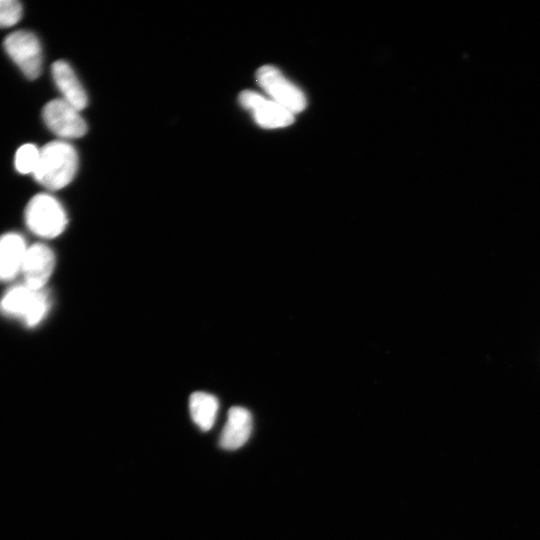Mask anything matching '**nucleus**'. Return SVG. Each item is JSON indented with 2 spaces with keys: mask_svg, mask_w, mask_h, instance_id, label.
<instances>
[{
  "mask_svg": "<svg viewBox=\"0 0 540 540\" xmlns=\"http://www.w3.org/2000/svg\"><path fill=\"white\" fill-rule=\"evenodd\" d=\"M78 168L76 149L65 140H54L40 148L35 180L49 190L66 187Z\"/></svg>",
  "mask_w": 540,
  "mask_h": 540,
  "instance_id": "obj_1",
  "label": "nucleus"
},
{
  "mask_svg": "<svg viewBox=\"0 0 540 540\" xmlns=\"http://www.w3.org/2000/svg\"><path fill=\"white\" fill-rule=\"evenodd\" d=\"M50 298L45 289H35L25 283L9 288L0 299V312L20 320L27 327L41 323L50 310Z\"/></svg>",
  "mask_w": 540,
  "mask_h": 540,
  "instance_id": "obj_2",
  "label": "nucleus"
},
{
  "mask_svg": "<svg viewBox=\"0 0 540 540\" xmlns=\"http://www.w3.org/2000/svg\"><path fill=\"white\" fill-rule=\"evenodd\" d=\"M24 218L28 229L45 239L59 236L68 222L61 203L48 193H39L29 200Z\"/></svg>",
  "mask_w": 540,
  "mask_h": 540,
  "instance_id": "obj_3",
  "label": "nucleus"
},
{
  "mask_svg": "<svg viewBox=\"0 0 540 540\" xmlns=\"http://www.w3.org/2000/svg\"><path fill=\"white\" fill-rule=\"evenodd\" d=\"M4 48L11 60L29 79H36L42 71L43 55L38 37L27 30L12 32L4 39Z\"/></svg>",
  "mask_w": 540,
  "mask_h": 540,
  "instance_id": "obj_4",
  "label": "nucleus"
},
{
  "mask_svg": "<svg viewBox=\"0 0 540 540\" xmlns=\"http://www.w3.org/2000/svg\"><path fill=\"white\" fill-rule=\"evenodd\" d=\"M256 79L273 101L291 113H298L306 107L302 91L290 82L276 67L264 65L256 72Z\"/></svg>",
  "mask_w": 540,
  "mask_h": 540,
  "instance_id": "obj_5",
  "label": "nucleus"
},
{
  "mask_svg": "<svg viewBox=\"0 0 540 540\" xmlns=\"http://www.w3.org/2000/svg\"><path fill=\"white\" fill-rule=\"evenodd\" d=\"M74 106L63 100L49 101L43 108L42 116L46 126L62 139H74L87 131L85 120Z\"/></svg>",
  "mask_w": 540,
  "mask_h": 540,
  "instance_id": "obj_6",
  "label": "nucleus"
},
{
  "mask_svg": "<svg viewBox=\"0 0 540 540\" xmlns=\"http://www.w3.org/2000/svg\"><path fill=\"white\" fill-rule=\"evenodd\" d=\"M239 102L252 113L254 120L261 127L279 128L294 122L293 113L272 99H266L254 91H242L239 94Z\"/></svg>",
  "mask_w": 540,
  "mask_h": 540,
  "instance_id": "obj_7",
  "label": "nucleus"
},
{
  "mask_svg": "<svg viewBox=\"0 0 540 540\" xmlns=\"http://www.w3.org/2000/svg\"><path fill=\"white\" fill-rule=\"evenodd\" d=\"M54 267L55 255L50 247L35 243L28 246L20 275L26 285L35 289H44Z\"/></svg>",
  "mask_w": 540,
  "mask_h": 540,
  "instance_id": "obj_8",
  "label": "nucleus"
},
{
  "mask_svg": "<svg viewBox=\"0 0 540 540\" xmlns=\"http://www.w3.org/2000/svg\"><path fill=\"white\" fill-rule=\"evenodd\" d=\"M27 249L25 239L18 233L0 236V281H10L21 274Z\"/></svg>",
  "mask_w": 540,
  "mask_h": 540,
  "instance_id": "obj_9",
  "label": "nucleus"
},
{
  "mask_svg": "<svg viewBox=\"0 0 540 540\" xmlns=\"http://www.w3.org/2000/svg\"><path fill=\"white\" fill-rule=\"evenodd\" d=\"M252 415L241 406H233L227 414V421L220 436V446L235 450L243 446L252 432Z\"/></svg>",
  "mask_w": 540,
  "mask_h": 540,
  "instance_id": "obj_10",
  "label": "nucleus"
},
{
  "mask_svg": "<svg viewBox=\"0 0 540 540\" xmlns=\"http://www.w3.org/2000/svg\"><path fill=\"white\" fill-rule=\"evenodd\" d=\"M51 73L62 99L79 111L83 110L88 103L87 94L70 64L58 60L52 64Z\"/></svg>",
  "mask_w": 540,
  "mask_h": 540,
  "instance_id": "obj_11",
  "label": "nucleus"
},
{
  "mask_svg": "<svg viewBox=\"0 0 540 540\" xmlns=\"http://www.w3.org/2000/svg\"><path fill=\"white\" fill-rule=\"evenodd\" d=\"M192 420L203 431L210 430L216 420L219 403L217 398L207 392H194L189 399Z\"/></svg>",
  "mask_w": 540,
  "mask_h": 540,
  "instance_id": "obj_12",
  "label": "nucleus"
},
{
  "mask_svg": "<svg viewBox=\"0 0 540 540\" xmlns=\"http://www.w3.org/2000/svg\"><path fill=\"white\" fill-rule=\"evenodd\" d=\"M40 149L31 143L18 148L15 154V168L21 174H33L39 160Z\"/></svg>",
  "mask_w": 540,
  "mask_h": 540,
  "instance_id": "obj_13",
  "label": "nucleus"
},
{
  "mask_svg": "<svg viewBox=\"0 0 540 540\" xmlns=\"http://www.w3.org/2000/svg\"><path fill=\"white\" fill-rule=\"evenodd\" d=\"M22 5L16 0H0V28H8L20 21Z\"/></svg>",
  "mask_w": 540,
  "mask_h": 540,
  "instance_id": "obj_14",
  "label": "nucleus"
}]
</instances>
